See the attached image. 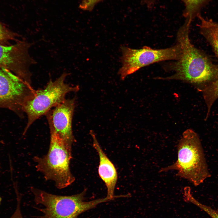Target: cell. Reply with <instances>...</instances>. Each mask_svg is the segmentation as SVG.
Returning <instances> with one entry per match:
<instances>
[{
	"label": "cell",
	"instance_id": "6da1fadb",
	"mask_svg": "<svg viewBox=\"0 0 218 218\" xmlns=\"http://www.w3.org/2000/svg\"><path fill=\"white\" fill-rule=\"evenodd\" d=\"M190 26L184 23L177 34V42L182 49L180 57L164 66L165 70L172 71L174 74L155 79L181 80L196 86L199 90L218 79V65L213 63L191 43L189 36Z\"/></svg>",
	"mask_w": 218,
	"mask_h": 218
},
{
	"label": "cell",
	"instance_id": "7a4b0ae2",
	"mask_svg": "<svg viewBox=\"0 0 218 218\" xmlns=\"http://www.w3.org/2000/svg\"><path fill=\"white\" fill-rule=\"evenodd\" d=\"M177 148L176 161L161 168L160 172L176 170L177 176L187 180L195 186L211 177L201 141L196 132L191 129L185 130Z\"/></svg>",
	"mask_w": 218,
	"mask_h": 218
},
{
	"label": "cell",
	"instance_id": "3957f363",
	"mask_svg": "<svg viewBox=\"0 0 218 218\" xmlns=\"http://www.w3.org/2000/svg\"><path fill=\"white\" fill-rule=\"evenodd\" d=\"M47 154L33 158L37 171L41 173L47 180L53 181L55 187L61 189L72 184L75 178L70 167L72 158V148L67 146L52 130Z\"/></svg>",
	"mask_w": 218,
	"mask_h": 218
},
{
	"label": "cell",
	"instance_id": "277c9868",
	"mask_svg": "<svg viewBox=\"0 0 218 218\" xmlns=\"http://www.w3.org/2000/svg\"><path fill=\"white\" fill-rule=\"evenodd\" d=\"M31 190L36 203L44 206L39 209L42 213V218H78L80 214L99 204L110 201L106 197L86 201V189L71 196L54 195L33 187Z\"/></svg>",
	"mask_w": 218,
	"mask_h": 218
},
{
	"label": "cell",
	"instance_id": "5b68a950",
	"mask_svg": "<svg viewBox=\"0 0 218 218\" xmlns=\"http://www.w3.org/2000/svg\"><path fill=\"white\" fill-rule=\"evenodd\" d=\"M68 75L69 73L64 72L55 80L50 79L44 88L35 90L25 102L22 110L27 114L28 120L24 134L36 120L63 101L68 93L79 91L78 85L72 86L65 82Z\"/></svg>",
	"mask_w": 218,
	"mask_h": 218
},
{
	"label": "cell",
	"instance_id": "8992f818",
	"mask_svg": "<svg viewBox=\"0 0 218 218\" xmlns=\"http://www.w3.org/2000/svg\"><path fill=\"white\" fill-rule=\"evenodd\" d=\"M121 49L122 66L118 73L122 80L144 66L164 61L177 60L182 53L181 46L177 42L175 45L164 49H154L144 46L137 49L123 46Z\"/></svg>",
	"mask_w": 218,
	"mask_h": 218
},
{
	"label": "cell",
	"instance_id": "52a82bcc",
	"mask_svg": "<svg viewBox=\"0 0 218 218\" xmlns=\"http://www.w3.org/2000/svg\"><path fill=\"white\" fill-rule=\"evenodd\" d=\"M35 91L31 85L12 72L0 68V107L23 112V104Z\"/></svg>",
	"mask_w": 218,
	"mask_h": 218
},
{
	"label": "cell",
	"instance_id": "ba28073f",
	"mask_svg": "<svg viewBox=\"0 0 218 218\" xmlns=\"http://www.w3.org/2000/svg\"><path fill=\"white\" fill-rule=\"evenodd\" d=\"M32 44L18 40L6 45L0 44V68L8 69L31 85V65L36 62L31 57L29 50Z\"/></svg>",
	"mask_w": 218,
	"mask_h": 218
},
{
	"label": "cell",
	"instance_id": "9c48e42d",
	"mask_svg": "<svg viewBox=\"0 0 218 218\" xmlns=\"http://www.w3.org/2000/svg\"><path fill=\"white\" fill-rule=\"evenodd\" d=\"M75 100V97L65 99L45 115L50 130H53L67 146L71 148L76 142L72 127Z\"/></svg>",
	"mask_w": 218,
	"mask_h": 218
},
{
	"label": "cell",
	"instance_id": "30bf717a",
	"mask_svg": "<svg viewBox=\"0 0 218 218\" xmlns=\"http://www.w3.org/2000/svg\"><path fill=\"white\" fill-rule=\"evenodd\" d=\"M90 134L92 138L93 147L97 152L99 157L98 173L100 177L106 186L107 191L106 197L111 200L115 198L128 197V195L118 196L114 195V190L118 177L116 169L101 148L94 132L91 130Z\"/></svg>",
	"mask_w": 218,
	"mask_h": 218
},
{
	"label": "cell",
	"instance_id": "8fae6325",
	"mask_svg": "<svg viewBox=\"0 0 218 218\" xmlns=\"http://www.w3.org/2000/svg\"><path fill=\"white\" fill-rule=\"evenodd\" d=\"M197 17L200 21L199 26L201 34L210 45L218 57V27L213 25L210 20L204 19L200 15Z\"/></svg>",
	"mask_w": 218,
	"mask_h": 218
},
{
	"label": "cell",
	"instance_id": "7c38bea8",
	"mask_svg": "<svg viewBox=\"0 0 218 218\" xmlns=\"http://www.w3.org/2000/svg\"><path fill=\"white\" fill-rule=\"evenodd\" d=\"M201 91L206 106L207 111L205 120L210 114L212 107L218 99V79L198 90Z\"/></svg>",
	"mask_w": 218,
	"mask_h": 218
},
{
	"label": "cell",
	"instance_id": "4fadbf2b",
	"mask_svg": "<svg viewBox=\"0 0 218 218\" xmlns=\"http://www.w3.org/2000/svg\"><path fill=\"white\" fill-rule=\"evenodd\" d=\"M184 3L185 8L183 15L185 22L191 24L196 17L200 15L202 8L210 0H181Z\"/></svg>",
	"mask_w": 218,
	"mask_h": 218
},
{
	"label": "cell",
	"instance_id": "5bb4252c",
	"mask_svg": "<svg viewBox=\"0 0 218 218\" xmlns=\"http://www.w3.org/2000/svg\"><path fill=\"white\" fill-rule=\"evenodd\" d=\"M17 34L8 29L0 22V44L16 40Z\"/></svg>",
	"mask_w": 218,
	"mask_h": 218
},
{
	"label": "cell",
	"instance_id": "9a60e30c",
	"mask_svg": "<svg viewBox=\"0 0 218 218\" xmlns=\"http://www.w3.org/2000/svg\"><path fill=\"white\" fill-rule=\"evenodd\" d=\"M192 202L206 212L212 218H218V211L209 206L199 203L195 199L192 200Z\"/></svg>",
	"mask_w": 218,
	"mask_h": 218
},
{
	"label": "cell",
	"instance_id": "2e32d148",
	"mask_svg": "<svg viewBox=\"0 0 218 218\" xmlns=\"http://www.w3.org/2000/svg\"><path fill=\"white\" fill-rule=\"evenodd\" d=\"M103 0H82L79 7L83 10L91 11L97 3Z\"/></svg>",
	"mask_w": 218,
	"mask_h": 218
},
{
	"label": "cell",
	"instance_id": "e0dca14e",
	"mask_svg": "<svg viewBox=\"0 0 218 218\" xmlns=\"http://www.w3.org/2000/svg\"><path fill=\"white\" fill-rule=\"evenodd\" d=\"M17 195V205L16 210L10 218H23L21 209V196L18 192Z\"/></svg>",
	"mask_w": 218,
	"mask_h": 218
},
{
	"label": "cell",
	"instance_id": "ac0fdd59",
	"mask_svg": "<svg viewBox=\"0 0 218 218\" xmlns=\"http://www.w3.org/2000/svg\"><path fill=\"white\" fill-rule=\"evenodd\" d=\"M157 0H141V2L145 4L148 7H152Z\"/></svg>",
	"mask_w": 218,
	"mask_h": 218
},
{
	"label": "cell",
	"instance_id": "d6986e66",
	"mask_svg": "<svg viewBox=\"0 0 218 218\" xmlns=\"http://www.w3.org/2000/svg\"><path fill=\"white\" fill-rule=\"evenodd\" d=\"M2 200V198H1V197L0 196V204Z\"/></svg>",
	"mask_w": 218,
	"mask_h": 218
}]
</instances>
